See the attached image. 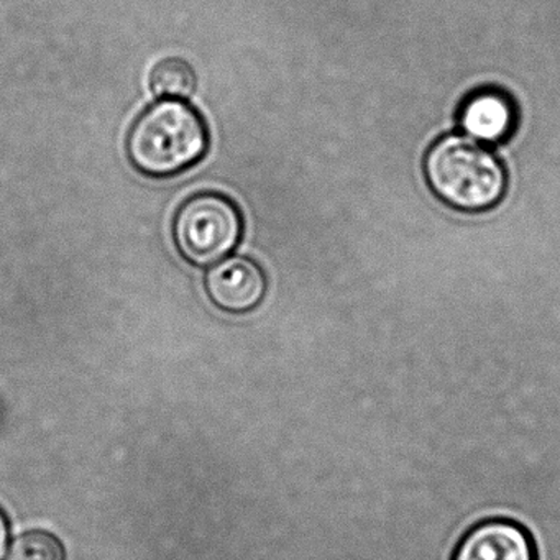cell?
Listing matches in <instances>:
<instances>
[{
	"instance_id": "6da1fadb",
	"label": "cell",
	"mask_w": 560,
	"mask_h": 560,
	"mask_svg": "<svg viewBox=\"0 0 560 560\" xmlns=\"http://www.w3.org/2000/svg\"><path fill=\"white\" fill-rule=\"evenodd\" d=\"M208 149L205 119L182 100H163L150 106L127 137L130 163L150 178L182 175L198 165Z\"/></svg>"
},
{
	"instance_id": "7a4b0ae2",
	"label": "cell",
	"mask_w": 560,
	"mask_h": 560,
	"mask_svg": "<svg viewBox=\"0 0 560 560\" xmlns=\"http://www.w3.org/2000/svg\"><path fill=\"white\" fill-rule=\"evenodd\" d=\"M424 173L434 195L458 211H487L506 189V173L497 156L468 137L439 140L425 155Z\"/></svg>"
},
{
	"instance_id": "3957f363",
	"label": "cell",
	"mask_w": 560,
	"mask_h": 560,
	"mask_svg": "<svg viewBox=\"0 0 560 560\" xmlns=\"http://www.w3.org/2000/svg\"><path fill=\"white\" fill-rule=\"evenodd\" d=\"M244 232L234 201L219 192H201L183 202L173 221V241L196 267H211L232 254Z\"/></svg>"
},
{
	"instance_id": "277c9868",
	"label": "cell",
	"mask_w": 560,
	"mask_h": 560,
	"mask_svg": "<svg viewBox=\"0 0 560 560\" xmlns=\"http://www.w3.org/2000/svg\"><path fill=\"white\" fill-rule=\"evenodd\" d=\"M205 287L219 310L245 314L264 301L268 283L260 265L247 257H231L208 271Z\"/></svg>"
},
{
	"instance_id": "5b68a950",
	"label": "cell",
	"mask_w": 560,
	"mask_h": 560,
	"mask_svg": "<svg viewBox=\"0 0 560 560\" xmlns=\"http://www.w3.org/2000/svg\"><path fill=\"white\" fill-rule=\"evenodd\" d=\"M452 560H536L529 533L508 520H490L471 527Z\"/></svg>"
},
{
	"instance_id": "8992f818",
	"label": "cell",
	"mask_w": 560,
	"mask_h": 560,
	"mask_svg": "<svg viewBox=\"0 0 560 560\" xmlns=\"http://www.w3.org/2000/svg\"><path fill=\"white\" fill-rule=\"evenodd\" d=\"M516 113L510 97L500 91H478L465 101L460 127L465 137L478 143H498L513 133Z\"/></svg>"
},
{
	"instance_id": "52a82bcc",
	"label": "cell",
	"mask_w": 560,
	"mask_h": 560,
	"mask_svg": "<svg viewBox=\"0 0 560 560\" xmlns=\"http://www.w3.org/2000/svg\"><path fill=\"white\" fill-rule=\"evenodd\" d=\"M150 88L159 97L186 100L195 93V70L182 58H166L153 68Z\"/></svg>"
},
{
	"instance_id": "ba28073f",
	"label": "cell",
	"mask_w": 560,
	"mask_h": 560,
	"mask_svg": "<svg viewBox=\"0 0 560 560\" xmlns=\"http://www.w3.org/2000/svg\"><path fill=\"white\" fill-rule=\"evenodd\" d=\"M8 560H65V550L57 537L34 530L12 544Z\"/></svg>"
},
{
	"instance_id": "9c48e42d",
	"label": "cell",
	"mask_w": 560,
	"mask_h": 560,
	"mask_svg": "<svg viewBox=\"0 0 560 560\" xmlns=\"http://www.w3.org/2000/svg\"><path fill=\"white\" fill-rule=\"evenodd\" d=\"M9 546V526L4 514L0 513V560L4 559Z\"/></svg>"
}]
</instances>
